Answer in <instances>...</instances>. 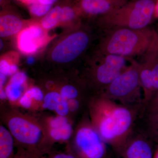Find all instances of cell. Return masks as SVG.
Here are the masks:
<instances>
[{
    "instance_id": "cell-1",
    "label": "cell",
    "mask_w": 158,
    "mask_h": 158,
    "mask_svg": "<svg viewBox=\"0 0 158 158\" xmlns=\"http://www.w3.org/2000/svg\"><path fill=\"white\" fill-rule=\"evenodd\" d=\"M144 105L120 104L102 95H93L88 106L91 123L116 156L131 135Z\"/></svg>"
},
{
    "instance_id": "cell-2",
    "label": "cell",
    "mask_w": 158,
    "mask_h": 158,
    "mask_svg": "<svg viewBox=\"0 0 158 158\" xmlns=\"http://www.w3.org/2000/svg\"><path fill=\"white\" fill-rule=\"evenodd\" d=\"M153 29L149 26L141 29L124 27L102 29L99 50L127 58L140 56L149 45Z\"/></svg>"
},
{
    "instance_id": "cell-3",
    "label": "cell",
    "mask_w": 158,
    "mask_h": 158,
    "mask_svg": "<svg viewBox=\"0 0 158 158\" xmlns=\"http://www.w3.org/2000/svg\"><path fill=\"white\" fill-rule=\"evenodd\" d=\"M158 0H129L121 7L98 17L102 29L124 27L141 29L149 27L156 17Z\"/></svg>"
},
{
    "instance_id": "cell-4",
    "label": "cell",
    "mask_w": 158,
    "mask_h": 158,
    "mask_svg": "<svg viewBox=\"0 0 158 158\" xmlns=\"http://www.w3.org/2000/svg\"><path fill=\"white\" fill-rule=\"evenodd\" d=\"M130 59L98 50L86 73V86L92 95H100L113 80L127 68Z\"/></svg>"
},
{
    "instance_id": "cell-5",
    "label": "cell",
    "mask_w": 158,
    "mask_h": 158,
    "mask_svg": "<svg viewBox=\"0 0 158 158\" xmlns=\"http://www.w3.org/2000/svg\"><path fill=\"white\" fill-rule=\"evenodd\" d=\"M127 68L108 85L100 95L127 106L144 105L138 61L130 59Z\"/></svg>"
},
{
    "instance_id": "cell-6",
    "label": "cell",
    "mask_w": 158,
    "mask_h": 158,
    "mask_svg": "<svg viewBox=\"0 0 158 158\" xmlns=\"http://www.w3.org/2000/svg\"><path fill=\"white\" fill-rule=\"evenodd\" d=\"M73 148L78 158H111L114 155L88 116L82 119L75 131Z\"/></svg>"
},
{
    "instance_id": "cell-7",
    "label": "cell",
    "mask_w": 158,
    "mask_h": 158,
    "mask_svg": "<svg viewBox=\"0 0 158 158\" xmlns=\"http://www.w3.org/2000/svg\"><path fill=\"white\" fill-rule=\"evenodd\" d=\"M9 131L20 145L26 150L37 151L45 137L42 127L34 120L19 114H13L7 120Z\"/></svg>"
},
{
    "instance_id": "cell-8",
    "label": "cell",
    "mask_w": 158,
    "mask_h": 158,
    "mask_svg": "<svg viewBox=\"0 0 158 158\" xmlns=\"http://www.w3.org/2000/svg\"><path fill=\"white\" fill-rule=\"evenodd\" d=\"M90 36L87 32L78 31L59 43L52 53V59L59 63L73 61L84 52L89 45Z\"/></svg>"
},
{
    "instance_id": "cell-9",
    "label": "cell",
    "mask_w": 158,
    "mask_h": 158,
    "mask_svg": "<svg viewBox=\"0 0 158 158\" xmlns=\"http://www.w3.org/2000/svg\"><path fill=\"white\" fill-rule=\"evenodd\" d=\"M157 145L147 134L136 125L116 156L118 158H154Z\"/></svg>"
},
{
    "instance_id": "cell-10",
    "label": "cell",
    "mask_w": 158,
    "mask_h": 158,
    "mask_svg": "<svg viewBox=\"0 0 158 158\" xmlns=\"http://www.w3.org/2000/svg\"><path fill=\"white\" fill-rule=\"evenodd\" d=\"M140 56L141 60L138 61L140 72L151 80L154 94L158 90V32L155 29L149 45Z\"/></svg>"
},
{
    "instance_id": "cell-11",
    "label": "cell",
    "mask_w": 158,
    "mask_h": 158,
    "mask_svg": "<svg viewBox=\"0 0 158 158\" xmlns=\"http://www.w3.org/2000/svg\"><path fill=\"white\" fill-rule=\"evenodd\" d=\"M129 0H77L76 5L80 15L98 17L118 9Z\"/></svg>"
},
{
    "instance_id": "cell-12",
    "label": "cell",
    "mask_w": 158,
    "mask_h": 158,
    "mask_svg": "<svg viewBox=\"0 0 158 158\" xmlns=\"http://www.w3.org/2000/svg\"><path fill=\"white\" fill-rule=\"evenodd\" d=\"M44 34L42 29L31 26L21 32L18 37V47L26 54L34 53L44 44Z\"/></svg>"
},
{
    "instance_id": "cell-13",
    "label": "cell",
    "mask_w": 158,
    "mask_h": 158,
    "mask_svg": "<svg viewBox=\"0 0 158 158\" xmlns=\"http://www.w3.org/2000/svg\"><path fill=\"white\" fill-rule=\"evenodd\" d=\"M42 106L44 109L55 111L58 116H66L69 113L67 101L56 91H51L45 95Z\"/></svg>"
},
{
    "instance_id": "cell-14",
    "label": "cell",
    "mask_w": 158,
    "mask_h": 158,
    "mask_svg": "<svg viewBox=\"0 0 158 158\" xmlns=\"http://www.w3.org/2000/svg\"><path fill=\"white\" fill-rule=\"evenodd\" d=\"M136 126L158 144V112L141 113L136 123Z\"/></svg>"
},
{
    "instance_id": "cell-15",
    "label": "cell",
    "mask_w": 158,
    "mask_h": 158,
    "mask_svg": "<svg viewBox=\"0 0 158 158\" xmlns=\"http://www.w3.org/2000/svg\"><path fill=\"white\" fill-rule=\"evenodd\" d=\"M23 23L16 15L5 14L0 18V36L7 37L16 34L22 27Z\"/></svg>"
},
{
    "instance_id": "cell-16",
    "label": "cell",
    "mask_w": 158,
    "mask_h": 158,
    "mask_svg": "<svg viewBox=\"0 0 158 158\" xmlns=\"http://www.w3.org/2000/svg\"><path fill=\"white\" fill-rule=\"evenodd\" d=\"M14 138L8 129L0 127V158H13L14 155Z\"/></svg>"
},
{
    "instance_id": "cell-17",
    "label": "cell",
    "mask_w": 158,
    "mask_h": 158,
    "mask_svg": "<svg viewBox=\"0 0 158 158\" xmlns=\"http://www.w3.org/2000/svg\"><path fill=\"white\" fill-rule=\"evenodd\" d=\"M49 135L55 141L65 142L70 139L73 133L72 125L70 122L52 128H49Z\"/></svg>"
},
{
    "instance_id": "cell-18",
    "label": "cell",
    "mask_w": 158,
    "mask_h": 158,
    "mask_svg": "<svg viewBox=\"0 0 158 158\" xmlns=\"http://www.w3.org/2000/svg\"><path fill=\"white\" fill-rule=\"evenodd\" d=\"M44 95L41 90L37 87H33L29 89L19 99V104L23 107L30 109L32 106L33 102H43Z\"/></svg>"
},
{
    "instance_id": "cell-19",
    "label": "cell",
    "mask_w": 158,
    "mask_h": 158,
    "mask_svg": "<svg viewBox=\"0 0 158 158\" xmlns=\"http://www.w3.org/2000/svg\"><path fill=\"white\" fill-rule=\"evenodd\" d=\"M61 7L57 6L52 9L41 20V25L46 29L52 28L60 22Z\"/></svg>"
},
{
    "instance_id": "cell-20",
    "label": "cell",
    "mask_w": 158,
    "mask_h": 158,
    "mask_svg": "<svg viewBox=\"0 0 158 158\" xmlns=\"http://www.w3.org/2000/svg\"><path fill=\"white\" fill-rule=\"evenodd\" d=\"M23 86L17 83L9 82L5 88L7 98L11 102L19 99L22 97Z\"/></svg>"
},
{
    "instance_id": "cell-21",
    "label": "cell",
    "mask_w": 158,
    "mask_h": 158,
    "mask_svg": "<svg viewBox=\"0 0 158 158\" xmlns=\"http://www.w3.org/2000/svg\"><path fill=\"white\" fill-rule=\"evenodd\" d=\"M52 5H44L40 2L39 1L28 6L31 14L35 16H43L46 15L52 9Z\"/></svg>"
},
{
    "instance_id": "cell-22",
    "label": "cell",
    "mask_w": 158,
    "mask_h": 158,
    "mask_svg": "<svg viewBox=\"0 0 158 158\" xmlns=\"http://www.w3.org/2000/svg\"><path fill=\"white\" fill-rule=\"evenodd\" d=\"M80 15L76 7L70 6H65L61 7L60 22L70 21L77 18L78 15Z\"/></svg>"
},
{
    "instance_id": "cell-23",
    "label": "cell",
    "mask_w": 158,
    "mask_h": 158,
    "mask_svg": "<svg viewBox=\"0 0 158 158\" xmlns=\"http://www.w3.org/2000/svg\"><path fill=\"white\" fill-rule=\"evenodd\" d=\"M141 113H150L158 112V90L144 104Z\"/></svg>"
},
{
    "instance_id": "cell-24",
    "label": "cell",
    "mask_w": 158,
    "mask_h": 158,
    "mask_svg": "<svg viewBox=\"0 0 158 158\" xmlns=\"http://www.w3.org/2000/svg\"><path fill=\"white\" fill-rule=\"evenodd\" d=\"M18 67L15 64H10L6 59H2L0 62V73L6 76L14 74L17 71Z\"/></svg>"
},
{
    "instance_id": "cell-25",
    "label": "cell",
    "mask_w": 158,
    "mask_h": 158,
    "mask_svg": "<svg viewBox=\"0 0 158 158\" xmlns=\"http://www.w3.org/2000/svg\"><path fill=\"white\" fill-rule=\"evenodd\" d=\"M13 158H41L39 151L24 150L19 152Z\"/></svg>"
},
{
    "instance_id": "cell-26",
    "label": "cell",
    "mask_w": 158,
    "mask_h": 158,
    "mask_svg": "<svg viewBox=\"0 0 158 158\" xmlns=\"http://www.w3.org/2000/svg\"><path fill=\"white\" fill-rule=\"evenodd\" d=\"M49 158H78L73 152L65 153H58L51 156Z\"/></svg>"
},
{
    "instance_id": "cell-27",
    "label": "cell",
    "mask_w": 158,
    "mask_h": 158,
    "mask_svg": "<svg viewBox=\"0 0 158 158\" xmlns=\"http://www.w3.org/2000/svg\"><path fill=\"white\" fill-rule=\"evenodd\" d=\"M17 1H18L20 2L23 3V4L29 6L31 5V4L36 2L38 0H17Z\"/></svg>"
},
{
    "instance_id": "cell-28",
    "label": "cell",
    "mask_w": 158,
    "mask_h": 158,
    "mask_svg": "<svg viewBox=\"0 0 158 158\" xmlns=\"http://www.w3.org/2000/svg\"><path fill=\"white\" fill-rule=\"evenodd\" d=\"M40 2L44 5H53L54 3L56 2L58 0H38Z\"/></svg>"
},
{
    "instance_id": "cell-29",
    "label": "cell",
    "mask_w": 158,
    "mask_h": 158,
    "mask_svg": "<svg viewBox=\"0 0 158 158\" xmlns=\"http://www.w3.org/2000/svg\"><path fill=\"white\" fill-rule=\"evenodd\" d=\"M6 81V76L0 73V86L1 89H2L3 85L5 84Z\"/></svg>"
},
{
    "instance_id": "cell-30",
    "label": "cell",
    "mask_w": 158,
    "mask_h": 158,
    "mask_svg": "<svg viewBox=\"0 0 158 158\" xmlns=\"http://www.w3.org/2000/svg\"><path fill=\"white\" fill-rule=\"evenodd\" d=\"M34 62V59L33 57H29L27 59V63L28 64H33Z\"/></svg>"
},
{
    "instance_id": "cell-31",
    "label": "cell",
    "mask_w": 158,
    "mask_h": 158,
    "mask_svg": "<svg viewBox=\"0 0 158 158\" xmlns=\"http://www.w3.org/2000/svg\"><path fill=\"white\" fill-rule=\"evenodd\" d=\"M154 158H158V144L157 145L156 148Z\"/></svg>"
},
{
    "instance_id": "cell-32",
    "label": "cell",
    "mask_w": 158,
    "mask_h": 158,
    "mask_svg": "<svg viewBox=\"0 0 158 158\" xmlns=\"http://www.w3.org/2000/svg\"><path fill=\"white\" fill-rule=\"evenodd\" d=\"M3 46V44L2 41V40H1V49H2V48Z\"/></svg>"
},
{
    "instance_id": "cell-33",
    "label": "cell",
    "mask_w": 158,
    "mask_h": 158,
    "mask_svg": "<svg viewBox=\"0 0 158 158\" xmlns=\"http://www.w3.org/2000/svg\"><path fill=\"white\" fill-rule=\"evenodd\" d=\"M118 158V157H117L115 155V154H114V155L113 156V157H112V158Z\"/></svg>"
},
{
    "instance_id": "cell-34",
    "label": "cell",
    "mask_w": 158,
    "mask_h": 158,
    "mask_svg": "<svg viewBox=\"0 0 158 158\" xmlns=\"http://www.w3.org/2000/svg\"></svg>"
}]
</instances>
